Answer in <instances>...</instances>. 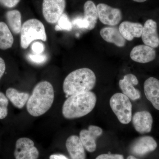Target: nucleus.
<instances>
[{
	"label": "nucleus",
	"mask_w": 159,
	"mask_h": 159,
	"mask_svg": "<svg viewBox=\"0 0 159 159\" xmlns=\"http://www.w3.org/2000/svg\"><path fill=\"white\" fill-rule=\"evenodd\" d=\"M54 90L48 81L39 83L34 87L27 102V109L31 116H40L50 109L54 102Z\"/></svg>",
	"instance_id": "f257e3e1"
},
{
	"label": "nucleus",
	"mask_w": 159,
	"mask_h": 159,
	"mask_svg": "<svg viewBox=\"0 0 159 159\" xmlns=\"http://www.w3.org/2000/svg\"><path fill=\"white\" fill-rule=\"evenodd\" d=\"M97 102V96L89 91L68 97L62 106L63 116L67 119L84 116L93 110Z\"/></svg>",
	"instance_id": "f03ea898"
},
{
	"label": "nucleus",
	"mask_w": 159,
	"mask_h": 159,
	"mask_svg": "<svg viewBox=\"0 0 159 159\" xmlns=\"http://www.w3.org/2000/svg\"><path fill=\"white\" fill-rule=\"evenodd\" d=\"M96 75L91 69H77L66 77L63 84V89L68 98L75 94L90 91L96 85Z\"/></svg>",
	"instance_id": "7ed1b4c3"
},
{
	"label": "nucleus",
	"mask_w": 159,
	"mask_h": 159,
	"mask_svg": "<svg viewBox=\"0 0 159 159\" xmlns=\"http://www.w3.org/2000/svg\"><path fill=\"white\" fill-rule=\"evenodd\" d=\"M47 39L45 28L39 20L31 19L23 24L20 31V46L23 49H27L34 40L46 42Z\"/></svg>",
	"instance_id": "20e7f679"
},
{
	"label": "nucleus",
	"mask_w": 159,
	"mask_h": 159,
	"mask_svg": "<svg viewBox=\"0 0 159 159\" xmlns=\"http://www.w3.org/2000/svg\"><path fill=\"white\" fill-rule=\"evenodd\" d=\"M110 105L119 122L123 124L130 122L132 106L128 97L122 93H116L111 97Z\"/></svg>",
	"instance_id": "39448f33"
},
{
	"label": "nucleus",
	"mask_w": 159,
	"mask_h": 159,
	"mask_svg": "<svg viewBox=\"0 0 159 159\" xmlns=\"http://www.w3.org/2000/svg\"><path fill=\"white\" fill-rule=\"evenodd\" d=\"M66 6V0H43V13L45 19L51 24L57 22L64 13Z\"/></svg>",
	"instance_id": "423d86ee"
},
{
	"label": "nucleus",
	"mask_w": 159,
	"mask_h": 159,
	"mask_svg": "<svg viewBox=\"0 0 159 159\" xmlns=\"http://www.w3.org/2000/svg\"><path fill=\"white\" fill-rule=\"evenodd\" d=\"M14 156L16 159H37L39 152L31 139L22 138L16 141Z\"/></svg>",
	"instance_id": "0eeeda50"
},
{
	"label": "nucleus",
	"mask_w": 159,
	"mask_h": 159,
	"mask_svg": "<svg viewBox=\"0 0 159 159\" xmlns=\"http://www.w3.org/2000/svg\"><path fill=\"white\" fill-rule=\"evenodd\" d=\"M98 18L101 23L111 26L116 25L122 19V16L121 10L117 8L100 3L97 6Z\"/></svg>",
	"instance_id": "6e6552de"
},
{
	"label": "nucleus",
	"mask_w": 159,
	"mask_h": 159,
	"mask_svg": "<svg viewBox=\"0 0 159 159\" xmlns=\"http://www.w3.org/2000/svg\"><path fill=\"white\" fill-rule=\"evenodd\" d=\"M102 129L97 125H90L88 129H82L80 132V139L84 148L90 152H94L97 148L96 141L102 135Z\"/></svg>",
	"instance_id": "1a4fd4ad"
},
{
	"label": "nucleus",
	"mask_w": 159,
	"mask_h": 159,
	"mask_svg": "<svg viewBox=\"0 0 159 159\" xmlns=\"http://www.w3.org/2000/svg\"><path fill=\"white\" fill-rule=\"evenodd\" d=\"M157 144L152 137H140L133 142L130 146L131 152L137 156H144L156 149Z\"/></svg>",
	"instance_id": "9d476101"
},
{
	"label": "nucleus",
	"mask_w": 159,
	"mask_h": 159,
	"mask_svg": "<svg viewBox=\"0 0 159 159\" xmlns=\"http://www.w3.org/2000/svg\"><path fill=\"white\" fill-rule=\"evenodd\" d=\"M139 84L137 77L133 74H126L119 81V86L123 94L132 100L139 99L141 97L140 91L134 86Z\"/></svg>",
	"instance_id": "9b49d317"
},
{
	"label": "nucleus",
	"mask_w": 159,
	"mask_h": 159,
	"mask_svg": "<svg viewBox=\"0 0 159 159\" xmlns=\"http://www.w3.org/2000/svg\"><path fill=\"white\" fill-rule=\"evenodd\" d=\"M157 28V23L153 20L149 19L145 22L142 30V38L143 43L153 48L159 46V36Z\"/></svg>",
	"instance_id": "f8f14e48"
},
{
	"label": "nucleus",
	"mask_w": 159,
	"mask_h": 159,
	"mask_svg": "<svg viewBox=\"0 0 159 159\" xmlns=\"http://www.w3.org/2000/svg\"><path fill=\"white\" fill-rule=\"evenodd\" d=\"M133 124L135 130L140 134L148 133L151 131L153 119L148 111L137 112L132 118Z\"/></svg>",
	"instance_id": "ddd939ff"
},
{
	"label": "nucleus",
	"mask_w": 159,
	"mask_h": 159,
	"mask_svg": "<svg viewBox=\"0 0 159 159\" xmlns=\"http://www.w3.org/2000/svg\"><path fill=\"white\" fill-rule=\"evenodd\" d=\"M156 52L153 48L146 45H140L134 47L130 53L132 60L141 63H146L155 58Z\"/></svg>",
	"instance_id": "4468645a"
},
{
	"label": "nucleus",
	"mask_w": 159,
	"mask_h": 159,
	"mask_svg": "<svg viewBox=\"0 0 159 159\" xmlns=\"http://www.w3.org/2000/svg\"><path fill=\"white\" fill-rule=\"evenodd\" d=\"M144 93L154 107L159 110V80L153 77L146 80L144 84Z\"/></svg>",
	"instance_id": "2eb2a0df"
},
{
	"label": "nucleus",
	"mask_w": 159,
	"mask_h": 159,
	"mask_svg": "<svg viewBox=\"0 0 159 159\" xmlns=\"http://www.w3.org/2000/svg\"><path fill=\"white\" fill-rule=\"evenodd\" d=\"M67 150L72 159H85L84 148L79 137L71 135L66 143Z\"/></svg>",
	"instance_id": "dca6fc26"
},
{
	"label": "nucleus",
	"mask_w": 159,
	"mask_h": 159,
	"mask_svg": "<svg viewBox=\"0 0 159 159\" xmlns=\"http://www.w3.org/2000/svg\"><path fill=\"white\" fill-rule=\"evenodd\" d=\"M143 26L139 23H134L125 21L119 26V30L125 40L132 41L134 38L142 36Z\"/></svg>",
	"instance_id": "f3484780"
},
{
	"label": "nucleus",
	"mask_w": 159,
	"mask_h": 159,
	"mask_svg": "<svg viewBox=\"0 0 159 159\" xmlns=\"http://www.w3.org/2000/svg\"><path fill=\"white\" fill-rule=\"evenodd\" d=\"M101 37L107 43H113L119 48H122L126 44V40L116 27H107L100 30Z\"/></svg>",
	"instance_id": "a211bd4d"
},
{
	"label": "nucleus",
	"mask_w": 159,
	"mask_h": 159,
	"mask_svg": "<svg viewBox=\"0 0 159 159\" xmlns=\"http://www.w3.org/2000/svg\"><path fill=\"white\" fill-rule=\"evenodd\" d=\"M6 96L14 106L21 109L28 102L30 95L28 93H20L14 88H9L6 91Z\"/></svg>",
	"instance_id": "6ab92c4d"
},
{
	"label": "nucleus",
	"mask_w": 159,
	"mask_h": 159,
	"mask_svg": "<svg viewBox=\"0 0 159 159\" xmlns=\"http://www.w3.org/2000/svg\"><path fill=\"white\" fill-rule=\"evenodd\" d=\"M84 19L88 23V30H93L96 27L98 19L97 6L93 2L88 1L84 6Z\"/></svg>",
	"instance_id": "aec40b11"
},
{
	"label": "nucleus",
	"mask_w": 159,
	"mask_h": 159,
	"mask_svg": "<svg viewBox=\"0 0 159 159\" xmlns=\"http://www.w3.org/2000/svg\"><path fill=\"white\" fill-rule=\"evenodd\" d=\"M14 39L6 23L0 22V49L5 50L12 47Z\"/></svg>",
	"instance_id": "412c9836"
},
{
	"label": "nucleus",
	"mask_w": 159,
	"mask_h": 159,
	"mask_svg": "<svg viewBox=\"0 0 159 159\" xmlns=\"http://www.w3.org/2000/svg\"><path fill=\"white\" fill-rule=\"evenodd\" d=\"M6 19L11 31L15 34L20 33L21 30V15L17 10L8 11L6 14Z\"/></svg>",
	"instance_id": "4be33fe9"
},
{
	"label": "nucleus",
	"mask_w": 159,
	"mask_h": 159,
	"mask_svg": "<svg viewBox=\"0 0 159 159\" xmlns=\"http://www.w3.org/2000/svg\"><path fill=\"white\" fill-rule=\"evenodd\" d=\"M72 25V23L70 20L68 16L65 13H63L57 21L55 30L56 31H70L73 28Z\"/></svg>",
	"instance_id": "5701e85b"
},
{
	"label": "nucleus",
	"mask_w": 159,
	"mask_h": 159,
	"mask_svg": "<svg viewBox=\"0 0 159 159\" xmlns=\"http://www.w3.org/2000/svg\"><path fill=\"white\" fill-rule=\"evenodd\" d=\"M8 98L2 92H0V119H5L8 115Z\"/></svg>",
	"instance_id": "b1692460"
},
{
	"label": "nucleus",
	"mask_w": 159,
	"mask_h": 159,
	"mask_svg": "<svg viewBox=\"0 0 159 159\" xmlns=\"http://www.w3.org/2000/svg\"><path fill=\"white\" fill-rule=\"evenodd\" d=\"M73 24L80 29H86L88 30V23L84 19V18L78 17L75 19L73 21Z\"/></svg>",
	"instance_id": "393cba45"
},
{
	"label": "nucleus",
	"mask_w": 159,
	"mask_h": 159,
	"mask_svg": "<svg viewBox=\"0 0 159 159\" xmlns=\"http://www.w3.org/2000/svg\"><path fill=\"white\" fill-rule=\"evenodd\" d=\"M29 59L31 61L36 63H42L45 61L47 57L45 55L42 54H30L29 56Z\"/></svg>",
	"instance_id": "a878e982"
},
{
	"label": "nucleus",
	"mask_w": 159,
	"mask_h": 159,
	"mask_svg": "<svg viewBox=\"0 0 159 159\" xmlns=\"http://www.w3.org/2000/svg\"><path fill=\"white\" fill-rule=\"evenodd\" d=\"M31 49L35 54H40L44 51V47L42 43L36 42L32 44Z\"/></svg>",
	"instance_id": "bb28decb"
},
{
	"label": "nucleus",
	"mask_w": 159,
	"mask_h": 159,
	"mask_svg": "<svg viewBox=\"0 0 159 159\" xmlns=\"http://www.w3.org/2000/svg\"><path fill=\"white\" fill-rule=\"evenodd\" d=\"M96 159H124L122 155L118 154H102L98 156Z\"/></svg>",
	"instance_id": "cd10ccee"
},
{
	"label": "nucleus",
	"mask_w": 159,
	"mask_h": 159,
	"mask_svg": "<svg viewBox=\"0 0 159 159\" xmlns=\"http://www.w3.org/2000/svg\"><path fill=\"white\" fill-rule=\"evenodd\" d=\"M20 0H0V4L7 7L12 8L15 7Z\"/></svg>",
	"instance_id": "c85d7f7f"
},
{
	"label": "nucleus",
	"mask_w": 159,
	"mask_h": 159,
	"mask_svg": "<svg viewBox=\"0 0 159 159\" xmlns=\"http://www.w3.org/2000/svg\"><path fill=\"white\" fill-rule=\"evenodd\" d=\"M6 66L4 60L0 57V80L4 75L6 71Z\"/></svg>",
	"instance_id": "c756f323"
},
{
	"label": "nucleus",
	"mask_w": 159,
	"mask_h": 159,
	"mask_svg": "<svg viewBox=\"0 0 159 159\" xmlns=\"http://www.w3.org/2000/svg\"><path fill=\"white\" fill-rule=\"evenodd\" d=\"M50 159H68L62 154H53L50 156Z\"/></svg>",
	"instance_id": "7c9ffc66"
},
{
	"label": "nucleus",
	"mask_w": 159,
	"mask_h": 159,
	"mask_svg": "<svg viewBox=\"0 0 159 159\" xmlns=\"http://www.w3.org/2000/svg\"><path fill=\"white\" fill-rule=\"evenodd\" d=\"M134 2H145V1H147V0H133Z\"/></svg>",
	"instance_id": "2f4dec72"
},
{
	"label": "nucleus",
	"mask_w": 159,
	"mask_h": 159,
	"mask_svg": "<svg viewBox=\"0 0 159 159\" xmlns=\"http://www.w3.org/2000/svg\"><path fill=\"white\" fill-rule=\"evenodd\" d=\"M127 159H138V158H137L136 157H135L133 156H129L127 158Z\"/></svg>",
	"instance_id": "473e14b6"
}]
</instances>
